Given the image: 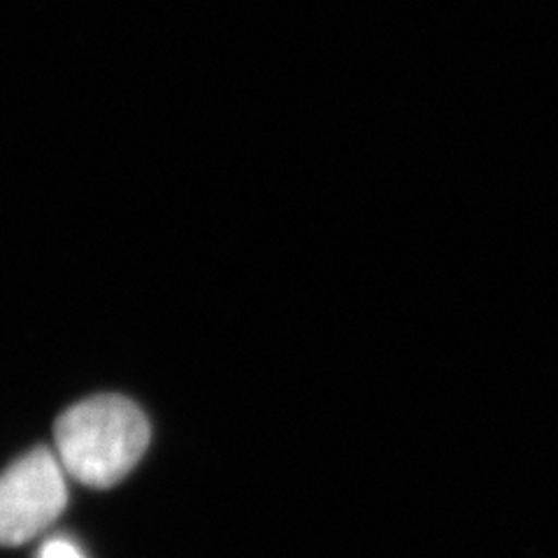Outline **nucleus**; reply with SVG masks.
I'll return each instance as SVG.
<instances>
[{
	"label": "nucleus",
	"instance_id": "nucleus-1",
	"mask_svg": "<svg viewBox=\"0 0 558 558\" xmlns=\"http://www.w3.org/2000/svg\"><path fill=\"white\" fill-rule=\"evenodd\" d=\"M57 457L70 477L108 488L124 480L149 445V424L133 400L96 396L65 410L54 426Z\"/></svg>",
	"mask_w": 558,
	"mask_h": 558
},
{
	"label": "nucleus",
	"instance_id": "nucleus-2",
	"mask_svg": "<svg viewBox=\"0 0 558 558\" xmlns=\"http://www.w3.org/2000/svg\"><path fill=\"white\" fill-rule=\"evenodd\" d=\"M65 477L57 451L43 447L0 475V545H24L59 519L68 502Z\"/></svg>",
	"mask_w": 558,
	"mask_h": 558
},
{
	"label": "nucleus",
	"instance_id": "nucleus-3",
	"mask_svg": "<svg viewBox=\"0 0 558 558\" xmlns=\"http://www.w3.org/2000/svg\"><path fill=\"white\" fill-rule=\"evenodd\" d=\"M40 558H84L82 551L68 539H51L40 551Z\"/></svg>",
	"mask_w": 558,
	"mask_h": 558
}]
</instances>
